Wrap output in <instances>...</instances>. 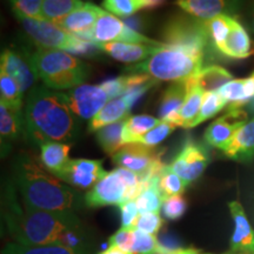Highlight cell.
Here are the masks:
<instances>
[{"label":"cell","instance_id":"26","mask_svg":"<svg viewBox=\"0 0 254 254\" xmlns=\"http://www.w3.org/2000/svg\"><path fill=\"white\" fill-rule=\"evenodd\" d=\"M185 85L187 90L186 98L179 112V116H178L176 125L178 127H183V128H189L193 120L198 116L202 99H204L205 91L198 86L192 79L186 80Z\"/></svg>","mask_w":254,"mask_h":254},{"label":"cell","instance_id":"17","mask_svg":"<svg viewBox=\"0 0 254 254\" xmlns=\"http://www.w3.org/2000/svg\"><path fill=\"white\" fill-rule=\"evenodd\" d=\"M101 52L106 53L111 58L125 64H139L164 49L166 45H148V44L133 43H103L95 44Z\"/></svg>","mask_w":254,"mask_h":254},{"label":"cell","instance_id":"35","mask_svg":"<svg viewBox=\"0 0 254 254\" xmlns=\"http://www.w3.org/2000/svg\"><path fill=\"white\" fill-rule=\"evenodd\" d=\"M164 195L159 189V184H153L142 190L134 200L139 213H148V212H159L163 207Z\"/></svg>","mask_w":254,"mask_h":254},{"label":"cell","instance_id":"8","mask_svg":"<svg viewBox=\"0 0 254 254\" xmlns=\"http://www.w3.org/2000/svg\"><path fill=\"white\" fill-rule=\"evenodd\" d=\"M81 39L90 40L94 44L103 43H133V44H148V45H164L163 41H157L144 36L142 33L133 31L120 20L118 17L110 12H103L93 30Z\"/></svg>","mask_w":254,"mask_h":254},{"label":"cell","instance_id":"23","mask_svg":"<svg viewBox=\"0 0 254 254\" xmlns=\"http://www.w3.org/2000/svg\"><path fill=\"white\" fill-rule=\"evenodd\" d=\"M131 110L132 109L123 97L110 100L88 124V131L98 132L100 128L109 126L111 124L124 122L129 118Z\"/></svg>","mask_w":254,"mask_h":254},{"label":"cell","instance_id":"29","mask_svg":"<svg viewBox=\"0 0 254 254\" xmlns=\"http://www.w3.org/2000/svg\"><path fill=\"white\" fill-rule=\"evenodd\" d=\"M126 120L111 124V125L105 126L97 132L98 144L107 154L113 155L125 145L123 138V129Z\"/></svg>","mask_w":254,"mask_h":254},{"label":"cell","instance_id":"42","mask_svg":"<svg viewBox=\"0 0 254 254\" xmlns=\"http://www.w3.org/2000/svg\"><path fill=\"white\" fill-rule=\"evenodd\" d=\"M163 226V219L159 212H148L139 215L138 221L135 224V230L144 232V233L155 236Z\"/></svg>","mask_w":254,"mask_h":254},{"label":"cell","instance_id":"9","mask_svg":"<svg viewBox=\"0 0 254 254\" xmlns=\"http://www.w3.org/2000/svg\"><path fill=\"white\" fill-rule=\"evenodd\" d=\"M1 71L14 79L25 93L38 81L37 68L33 63V52L25 47H8L1 53Z\"/></svg>","mask_w":254,"mask_h":254},{"label":"cell","instance_id":"44","mask_svg":"<svg viewBox=\"0 0 254 254\" xmlns=\"http://www.w3.org/2000/svg\"><path fill=\"white\" fill-rule=\"evenodd\" d=\"M120 215H122V227L124 228H135V224L138 221L139 213L134 200L124 202L119 206Z\"/></svg>","mask_w":254,"mask_h":254},{"label":"cell","instance_id":"33","mask_svg":"<svg viewBox=\"0 0 254 254\" xmlns=\"http://www.w3.org/2000/svg\"><path fill=\"white\" fill-rule=\"evenodd\" d=\"M225 107H227V103L222 99L221 95L218 92H205L198 116L193 120L189 128H193V127L198 126L207 119L212 118L215 114L224 110Z\"/></svg>","mask_w":254,"mask_h":254},{"label":"cell","instance_id":"27","mask_svg":"<svg viewBox=\"0 0 254 254\" xmlns=\"http://www.w3.org/2000/svg\"><path fill=\"white\" fill-rule=\"evenodd\" d=\"M163 120L148 116V114H138L132 116L125 122L123 129V138L125 144L138 142L142 135L153 129Z\"/></svg>","mask_w":254,"mask_h":254},{"label":"cell","instance_id":"46","mask_svg":"<svg viewBox=\"0 0 254 254\" xmlns=\"http://www.w3.org/2000/svg\"><path fill=\"white\" fill-rule=\"evenodd\" d=\"M100 85L101 87L107 92V94H109L111 100L116 99V98L123 97V95L126 93L125 75L107 79V80L101 82Z\"/></svg>","mask_w":254,"mask_h":254},{"label":"cell","instance_id":"20","mask_svg":"<svg viewBox=\"0 0 254 254\" xmlns=\"http://www.w3.org/2000/svg\"><path fill=\"white\" fill-rule=\"evenodd\" d=\"M224 152L225 157L239 163H251L254 159V118L247 122L234 134Z\"/></svg>","mask_w":254,"mask_h":254},{"label":"cell","instance_id":"19","mask_svg":"<svg viewBox=\"0 0 254 254\" xmlns=\"http://www.w3.org/2000/svg\"><path fill=\"white\" fill-rule=\"evenodd\" d=\"M24 129L23 111L12 109L4 101H0V140L2 157L8 153L11 145Z\"/></svg>","mask_w":254,"mask_h":254},{"label":"cell","instance_id":"38","mask_svg":"<svg viewBox=\"0 0 254 254\" xmlns=\"http://www.w3.org/2000/svg\"><path fill=\"white\" fill-rule=\"evenodd\" d=\"M177 127L178 126L174 125L172 123L161 122L158 126H155L153 129H151L150 132H147L145 135H142L140 140L138 142L147 146V147L155 148L161 141H164L171 133L176 131Z\"/></svg>","mask_w":254,"mask_h":254},{"label":"cell","instance_id":"22","mask_svg":"<svg viewBox=\"0 0 254 254\" xmlns=\"http://www.w3.org/2000/svg\"><path fill=\"white\" fill-rule=\"evenodd\" d=\"M186 92L185 81L174 82L173 85H171L161 97L160 105H159V119L176 125L178 116L185 101Z\"/></svg>","mask_w":254,"mask_h":254},{"label":"cell","instance_id":"37","mask_svg":"<svg viewBox=\"0 0 254 254\" xmlns=\"http://www.w3.org/2000/svg\"><path fill=\"white\" fill-rule=\"evenodd\" d=\"M103 6L116 17L127 18L146 8V0H103Z\"/></svg>","mask_w":254,"mask_h":254},{"label":"cell","instance_id":"6","mask_svg":"<svg viewBox=\"0 0 254 254\" xmlns=\"http://www.w3.org/2000/svg\"><path fill=\"white\" fill-rule=\"evenodd\" d=\"M20 21L27 36L36 43L38 47L51 50H60L73 56L90 57L101 52L99 47L90 40L81 39L68 33L58 25L45 19H34L14 13Z\"/></svg>","mask_w":254,"mask_h":254},{"label":"cell","instance_id":"11","mask_svg":"<svg viewBox=\"0 0 254 254\" xmlns=\"http://www.w3.org/2000/svg\"><path fill=\"white\" fill-rule=\"evenodd\" d=\"M65 94L72 112L85 120L93 119L111 100L101 85L82 84L65 92Z\"/></svg>","mask_w":254,"mask_h":254},{"label":"cell","instance_id":"3","mask_svg":"<svg viewBox=\"0 0 254 254\" xmlns=\"http://www.w3.org/2000/svg\"><path fill=\"white\" fill-rule=\"evenodd\" d=\"M15 185L24 205L55 213H74L80 206L78 193L52 173L28 152H21L13 163Z\"/></svg>","mask_w":254,"mask_h":254},{"label":"cell","instance_id":"7","mask_svg":"<svg viewBox=\"0 0 254 254\" xmlns=\"http://www.w3.org/2000/svg\"><path fill=\"white\" fill-rule=\"evenodd\" d=\"M163 43L166 46L178 47L195 55L205 56L209 44V37L204 20L190 15H177L164 26Z\"/></svg>","mask_w":254,"mask_h":254},{"label":"cell","instance_id":"34","mask_svg":"<svg viewBox=\"0 0 254 254\" xmlns=\"http://www.w3.org/2000/svg\"><path fill=\"white\" fill-rule=\"evenodd\" d=\"M0 93H1V101H4L12 109L23 111V93L20 87L14 79L5 71L0 73Z\"/></svg>","mask_w":254,"mask_h":254},{"label":"cell","instance_id":"13","mask_svg":"<svg viewBox=\"0 0 254 254\" xmlns=\"http://www.w3.org/2000/svg\"><path fill=\"white\" fill-rule=\"evenodd\" d=\"M126 194L127 186L116 168L92 187L85 195V202L88 207L120 206L126 202Z\"/></svg>","mask_w":254,"mask_h":254},{"label":"cell","instance_id":"4","mask_svg":"<svg viewBox=\"0 0 254 254\" xmlns=\"http://www.w3.org/2000/svg\"><path fill=\"white\" fill-rule=\"evenodd\" d=\"M33 63L45 86L55 91L80 86L90 75V66L65 51L38 47Z\"/></svg>","mask_w":254,"mask_h":254},{"label":"cell","instance_id":"1","mask_svg":"<svg viewBox=\"0 0 254 254\" xmlns=\"http://www.w3.org/2000/svg\"><path fill=\"white\" fill-rule=\"evenodd\" d=\"M25 138L31 145L74 141L80 133L78 117L69 109L65 92L37 86L28 94L24 112Z\"/></svg>","mask_w":254,"mask_h":254},{"label":"cell","instance_id":"51","mask_svg":"<svg viewBox=\"0 0 254 254\" xmlns=\"http://www.w3.org/2000/svg\"><path fill=\"white\" fill-rule=\"evenodd\" d=\"M253 27H254V25H253Z\"/></svg>","mask_w":254,"mask_h":254},{"label":"cell","instance_id":"39","mask_svg":"<svg viewBox=\"0 0 254 254\" xmlns=\"http://www.w3.org/2000/svg\"><path fill=\"white\" fill-rule=\"evenodd\" d=\"M158 244L159 240L155 236H151L134 228L132 254H155Z\"/></svg>","mask_w":254,"mask_h":254},{"label":"cell","instance_id":"43","mask_svg":"<svg viewBox=\"0 0 254 254\" xmlns=\"http://www.w3.org/2000/svg\"><path fill=\"white\" fill-rule=\"evenodd\" d=\"M133 239H134V228L122 227L110 238V246L117 247L125 251L127 253H132Z\"/></svg>","mask_w":254,"mask_h":254},{"label":"cell","instance_id":"15","mask_svg":"<svg viewBox=\"0 0 254 254\" xmlns=\"http://www.w3.org/2000/svg\"><path fill=\"white\" fill-rule=\"evenodd\" d=\"M109 172L104 170L103 161L91 159H69L59 173L60 180L77 189H90Z\"/></svg>","mask_w":254,"mask_h":254},{"label":"cell","instance_id":"10","mask_svg":"<svg viewBox=\"0 0 254 254\" xmlns=\"http://www.w3.org/2000/svg\"><path fill=\"white\" fill-rule=\"evenodd\" d=\"M209 160L211 158L206 146L189 138L184 142L182 150L176 155L170 167L189 186L205 172Z\"/></svg>","mask_w":254,"mask_h":254},{"label":"cell","instance_id":"31","mask_svg":"<svg viewBox=\"0 0 254 254\" xmlns=\"http://www.w3.org/2000/svg\"><path fill=\"white\" fill-rule=\"evenodd\" d=\"M84 4L82 0H43L41 14L45 20L57 23Z\"/></svg>","mask_w":254,"mask_h":254},{"label":"cell","instance_id":"28","mask_svg":"<svg viewBox=\"0 0 254 254\" xmlns=\"http://www.w3.org/2000/svg\"><path fill=\"white\" fill-rule=\"evenodd\" d=\"M190 79L205 92H217L225 84L231 81L233 77L227 69L221 67V66L212 65L204 67L198 74H195Z\"/></svg>","mask_w":254,"mask_h":254},{"label":"cell","instance_id":"41","mask_svg":"<svg viewBox=\"0 0 254 254\" xmlns=\"http://www.w3.org/2000/svg\"><path fill=\"white\" fill-rule=\"evenodd\" d=\"M8 1L13 7L14 13L34 19H43L41 14L43 0H8Z\"/></svg>","mask_w":254,"mask_h":254},{"label":"cell","instance_id":"5","mask_svg":"<svg viewBox=\"0 0 254 254\" xmlns=\"http://www.w3.org/2000/svg\"><path fill=\"white\" fill-rule=\"evenodd\" d=\"M204 56L166 46L145 62L125 69L126 74H147L157 81L183 82L202 69Z\"/></svg>","mask_w":254,"mask_h":254},{"label":"cell","instance_id":"36","mask_svg":"<svg viewBox=\"0 0 254 254\" xmlns=\"http://www.w3.org/2000/svg\"><path fill=\"white\" fill-rule=\"evenodd\" d=\"M186 183L171 170L170 165H166L161 172L159 180V189L163 193L164 198H170L173 195H182L186 190Z\"/></svg>","mask_w":254,"mask_h":254},{"label":"cell","instance_id":"40","mask_svg":"<svg viewBox=\"0 0 254 254\" xmlns=\"http://www.w3.org/2000/svg\"><path fill=\"white\" fill-rule=\"evenodd\" d=\"M187 209V201L183 195H173L164 200L163 211L164 217L168 220H178L185 214Z\"/></svg>","mask_w":254,"mask_h":254},{"label":"cell","instance_id":"25","mask_svg":"<svg viewBox=\"0 0 254 254\" xmlns=\"http://www.w3.org/2000/svg\"><path fill=\"white\" fill-rule=\"evenodd\" d=\"M177 5L200 20H208L224 14L230 7V0H177Z\"/></svg>","mask_w":254,"mask_h":254},{"label":"cell","instance_id":"48","mask_svg":"<svg viewBox=\"0 0 254 254\" xmlns=\"http://www.w3.org/2000/svg\"><path fill=\"white\" fill-rule=\"evenodd\" d=\"M254 98V72L245 79L244 84V104L245 106Z\"/></svg>","mask_w":254,"mask_h":254},{"label":"cell","instance_id":"32","mask_svg":"<svg viewBox=\"0 0 254 254\" xmlns=\"http://www.w3.org/2000/svg\"><path fill=\"white\" fill-rule=\"evenodd\" d=\"M234 18L228 17L227 14H220L217 17L204 20L205 27L207 30L209 40L215 49H219L226 41L230 36Z\"/></svg>","mask_w":254,"mask_h":254},{"label":"cell","instance_id":"24","mask_svg":"<svg viewBox=\"0 0 254 254\" xmlns=\"http://www.w3.org/2000/svg\"><path fill=\"white\" fill-rule=\"evenodd\" d=\"M71 146L65 142L47 141L40 146L39 160L41 165L52 173L58 177L59 173L65 168L69 161L68 153Z\"/></svg>","mask_w":254,"mask_h":254},{"label":"cell","instance_id":"47","mask_svg":"<svg viewBox=\"0 0 254 254\" xmlns=\"http://www.w3.org/2000/svg\"><path fill=\"white\" fill-rule=\"evenodd\" d=\"M123 21L129 28H132V30L135 32H139V33H141L140 31L144 30L145 25H146L144 17H142V15H139V14H133V15H131V17L124 18Z\"/></svg>","mask_w":254,"mask_h":254},{"label":"cell","instance_id":"21","mask_svg":"<svg viewBox=\"0 0 254 254\" xmlns=\"http://www.w3.org/2000/svg\"><path fill=\"white\" fill-rule=\"evenodd\" d=\"M221 55L233 59H245L253 55L252 40L239 21L234 19L231 33L222 45L218 49Z\"/></svg>","mask_w":254,"mask_h":254},{"label":"cell","instance_id":"12","mask_svg":"<svg viewBox=\"0 0 254 254\" xmlns=\"http://www.w3.org/2000/svg\"><path fill=\"white\" fill-rule=\"evenodd\" d=\"M114 165L132 171L139 177H145L155 165L161 161V152L147 147L140 142L125 144L112 155Z\"/></svg>","mask_w":254,"mask_h":254},{"label":"cell","instance_id":"18","mask_svg":"<svg viewBox=\"0 0 254 254\" xmlns=\"http://www.w3.org/2000/svg\"><path fill=\"white\" fill-rule=\"evenodd\" d=\"M103 12L104 9L100 8L99 6L85 2L80 8L75 9L72 13L66 15L65 18L55 24L68 33L74 34L79 38H85L93 30L98 18L100 17Z\"/></svg>","mask_w":254,"mask_h":254},{"label":"cell","instance_id":"49","mask_svg":"<svg viewBox=\"0 0 254 254\" xmlns=\"http://www.w3.org/2000/svg\"><path fill=\"white\" fill-rule=\"evenodd\" d=\"M165 1L166 0H146V8L154 9L157 7H160Z\"/></svg>","mask_w":254,"mask_h":254},{"label":"cell","instance_id":"45","mask_svg":"<svg viewBox=\"0 0 254 254\" xmlns=\"http://www.w3.org/2000/svg\"><path fill=\"white\" fill-rule=\"evenodd\" d=\"M155 254H214L207 253L204 251L195 249V247H185L179 244H171L166 241H159Z\"/></svg>","mask_w":254,"mask_h":254},{"label":"cell","instance_id":"16","mask_svg":"<svg viewBox=\"0 0 254 254\" xmlns=\"http://www.w3.org/2000/svg\"><path fill=\"white\" fill-rule=\"evenodd\" d=\"M234 231L231 237L230 249L222 254H254V230L239 201L228 202Z\"/></svg>","mask_w":254,"mask_h":254},{"label":"cell","instance_id":"30","mask_svg":"<svg viewBox=\"0 0 254 254\" xmlns=\"http://www.w3.org/2000/svg\"><path fill=\"white\" fill-rule=\"evenodd\" d=\"M2 254H87L84 251L69 249L67 246L56 245H24L13 243L6 245Z\"/></svg>","mask_w":254,"mask_h":254},{"label":"cell","instance_id":"50","mask_svg":"<svg viewBox=\"0 0 254 254\" xmlns=\"http://www.w3.org/2000/svg\"><path fill=\"white\" fill-rule=\"evenodd\" d=\"M99 254H132V253H127V252H125V251L117 249V247L110 246L109 249L103 251V252H100Z\"/></svg>","mask_w":254,"mask_h":254},{"label":"cell","instance_id":"14","mask_svg":"<svg viewBox=\"0 0 254 254\" xmlns=\"http://www.w3.org/2000/svg\"><path fill=\"white\" fill-rule=\"evenodd\" d=\"M249 113L245 109L227 111L226 114L215 119L206 128L204 138L208 145L225 151L233 136L249 122Z\"/></svg>","mask_w":254,"mask_h":254},{"label":"cell","instance_id":"2","mask_svg":"<svg viewBox=\"0 0 254 254\" xmlns=\"http://www.w3.org/2000/svg\"><path fill=\"white\" fill-rule=\"evenodd\" d=\"M7 228L19 244L24 245H56L84 251L81 222L74 213H55L24 205L19 207L12 201L11 211L6 212Z\"/></svg>","mask_w":254,"mask_h":254}]
</instances>
